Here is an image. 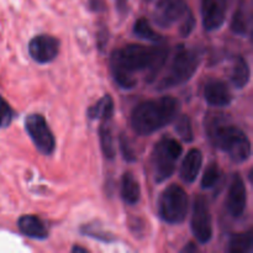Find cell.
Instances as JSON below:
<instances>
[{
    "mask_svg": "<svg viewBox=\"0 0 253 253\" xmlns=\"http://www.w3.org/2000/svg\"><path fill=\"white\" fill-rule=\"evenodd\" d=\"M202 62V54L194 48H189L185 44H178L173 52L172 59L168 64L165 76L158 82V90L174 88L187 83L195 74Z\"/></svg>",
    "mask_w": 253,
    "mask_h": 253,
    "instance_id": "277c9868",
    "label": "cell"
},
{
    "mask_svg": "<svg viewBox=\"0 0 253 253\" xmlns=\"http://www.w3.org/2000/svg\"><path fill=\"white\" fill-rule=\"evenodd\" d=\"M114 100L109 94L99 99L94 105L88 109V118L91 120H113L114 118Z\"/></svg>",
    "mask_w": 253,
    "mask_h": 253,
    "instance_id": "e0dca14e",
    "label": "cell"
},
{
    "mask_svg": "<svg viewBox=\"0 0 253 253\" xmlns=\"http://www.w3.org/2000/svg\"><path fill=\"white\" fill-rule=\"evenodd\" d=\"M175 132L179 135L184 142H192L194 140V132H193L192 121L188 115H180L175 118Z\"/></svg>",
    "mask_w": 253,
    "mask_h": 253,
    "instance_id": "603a6c76",
    "label": "cell"
},
{
    "mask_svg": "<svg viewBox=\"0 0 253 253\" xmlns=\"http://www.w3.org/2000/svg\"><path fill=\"white\" fill-rule=\"evenodd\" d=\"M190 229L200 244H208L212 237V221L209 205L204 197H197L193 204Z\"/></svg>",
    "mask_w": 253,
    "mask_h": 253,
    "instance_id": "ba28073f",
    "label": "cell"
},
{
    "mask_svg": "<svg viewBox=\"0 0 253 253\" xmlns=\"http://www.w3.org/2000/svg\"><path fill=\"white\" fill-rule=\"evenodd\" d=\"M133 34L137 37H140V39H145L147 41H162V36L152 29L150 21L146 17H140V19L136 20L135 25H133Z\"/></svg>",
    "mask_w": 253,
    "mask_h": 253,
    "instance_id": "44dd1931",
    "label": "cell"
},
{
    "mask_svg": "<svg viewBox=\"0 0 253 253\" xmlns=\"http://www.w3.org/2000/svg\"><path fill=\"white\" fill-rule=\"evenodd\" d=\"M182 152V145L174 138L163 137L156 143L151 158L156 182L162 183L172 177Z\"/></svg>",
    "mask_w": 253,
    "mask_h": 253,
    "instance_id": "5b68a950",
    "label": "cell"
},
{
    "mask_svg": "<svg viewBox=\"0 0 253 253\" xmlns=\"http://www.w3.org/2000/svg\"><path fill=\"white\" fill-rule=\"evenodd\" d=\"M89 7L94 12H101L105 10V0H89Z\"/></svg>",
    "mask_w": 253,
    "mask_h": 253,
    "instance_id": "f1b7e54d",
    "label": "cell"
},
{
    "mask_svg": "<svg viewBox=\"0 0 253 253\" xmlns=\"http://www.w3.org/2000/svg\"><path fill=\"white\" fill-rule=\"evenodd\" d=\"M14 110L6 100L0 95V128L7 127L14 119Z\"/></svg>",
    "mask_w": 253,
    "mask_h": 253,
    "instance_id": "484cf974",
    "label": "cell"
},
{
    "mask_svg": "<svg viewBox=\"0 0 253 253\" xmlns=\"http://www.w3.org/2000/svg\"><path fill=\"white\" fill-rule=\"evenodd\" d=\"M120 148H121V152H123L124 158H125L126 161H128V162H133V161L136 160L135 152H133V150L131 148L127 138H126L124 135L120 136Z\"/></svg>",
    "mask_w": 253,
    "mask_h": 253,
    "instance_id": "83f0119b",
    "label": "cell"
},
{
    "mask_svg": "<svg viewBox=\"0 0 253 253\" xmlns=\"http://www.w3.org/2000/svg\"><path fill=\"white\" fill-rule=\"evenodd\" d=\"M220 179H221V169H220V167L217 166V163H210L204 170L202 187L204 189H211V188H214L219 183Z\"/></svg>",
    "mask_w": 253,
    "mask_h": 253,
    "instance_id": "cb8c5ba5",
    "label": "cell"
},
{
    "mask_svg": "<svg viewBox=\"0 0 253 253\" xmlns=\"http://www.w3.org/2000/svg\"><path fill=\"white\" fill-rule=\"evenodd\" d=\"M203 165V153L198 148H192L183 160L180 166V178L185 183H193L197 180Z\"/></svg>",
    "mask_w": 253,
    "mask_h": 253,
    "instance_id": "5bb4252c",
    "label": "cell"
},
{
    "mask_svg": "<svg viewBox=\"0 0 253 253\" xmlns=\"http://www.w3.org/2000/svg\"><path fill=\"white\" fill-rule=\"evenodd\" d=\"M253 235L251 230L235 234L230 237L227 251L230 253H247L252 251Z\"/></svg>",
    "mask_w": 253,
    "mask_h": 253,
    "instance_id": "ffe728a7",
    "label": "cell"
},
{
    "mask_svg": "<svg viewBox=\"0 0 253 253\" xmlns=\"http://www.w3.org/2000/svg\"><path fill=\"white\" fill-rule=\"evenodd\" d=\"M190 12L184 0H158L155 9V21L161 27H170L175 22L180 25Z\"/></svg>",
    "mask_w": 253,
    "mask_h": 253,
    "instance_id": "9c48e42d",
    "label": "cell"
},
{
    "mask_svg": "<svg viewBox=\"0 0 253 253\" xmlns=\"http://www.w3.org/2000/svg\"><path fill=\"white\" fill-rule=\"evenodd\" d=\"M230 79L235 88L241 89L249 84L250 79H251V69H250V64L245 57L239 56L235 58Z\"/></svg>",
    "mask_w": 253,
    "mask_h": 253,
    "instance_id": "ac0fdd59",
    "label": "cell"
},
{
    "mask_svg": "<svg viewBox=\"0 0 253 253\" xmlns=\"http://www.w3.org/2000/svg\"><path fill=\"white\" fill-rule=\"evenodd\" d=\"M25 128L34 145L42 155L49 156L54 152L56 140L43 116L40 114L29 115L25 120Z\"/></svg>",
    "mask_w": 253,
    "mask_h": 253,
    "instance_id": "52a82bcc",
    "label": "cell"
},
{
    "mask_svg": "<svg viewBox=\"0 0 253 253\" xmlns=\"http://www.w3.org/2000/svg\"><path fill=\"white\" fill-rule=\"evenodd\" d=\"M179 111V100L173 96L141 101L131 111V127L137 135L148 136L173 123Z\"/></svg>",
    "mask_w": 253,
    "mask_h": 253,
    "instance_id": "7a4b0ae2",
    "label": "cell"
},
{
    "mask_svg": "<svg viewBox=\"0 0 253 253\" xmlns=\"http://www.w3.org/2000/svg\"><path fill=\"white\" fill-rule=\"evenodd\" d=\"M247 205V190L241 175L235 174L230 184L226 199V209L234 217L244 215Z\"/></svg>",
    "mask_w": 253,
    "mask_h": 253,
    "instance_id": "7c38bea8",
    "label": "cell"
},
{
    "mask_svg": "<svg viewBox=\"0 0 253 253\" xmlns=\"http://www.w3.org/2000/svg\"><path fill=\"white\" fill-rule=\"evenodd\" d=\"M17 226L20 232L30 239L46 240L48 236L43 221L36 215H24L17 220Z\"/></svg>",
    "mask_w": 253,
    "mask_h": 253,
    "instance_id": "9a60e30c",
    "label": "cell"
},
{
    "mask_svg": "<svg viewBox=\"0 0 253 253\" xmlns=\"http://www.w3.org/2000/svg\"><path fill=\"white\" fill-rule=\"evenodd\" d=\"M195 27V17L194 15L190 12L189 15H188L187 17H185L184 20H183L182 22H180L179 27H178V30H179V34L182 37H188L190 34L193 32V30H194Z\"/></svg>",
    "mask_w": 253,
    "mask_h": 253,
    "instance_id": "4316f807",
    "label": "cell"
},
{
    "mask_svg": "<svg viewBox=\"0 0 253 253\" xmlns=\"http://www.w3.org/2000/svg\"><path fill=\"white\" fill-rule=\"evenodd\" d=\"M72 252H83V253H85V252H88V250H86V249H84V247L74 246L73 249H72Z\"/></svg>",
    "mask_w": 253,
    "mask_h": 253,
    "instance_id": "f546056e",
    "label": "cell"
},
{
    "mask_svg": "<svg viewBox=\"0 0 253 253\" xmlns=\"http://www.w3.org/2000/svg\"><path fill=\"white\" fill-rule=\"evenodd\" d=\"M59 52V41L49 35L35 36L29 43V53L34 61L46 64L53 61Z\"/></svg>",
    "mask_w": 253,
    "mask_h": 253,
    "instance_id": "30bf717a",
    "label": "cell"
},
{
    "mask_svg": "<svg viewBox=\"0 0 253 253\" xmlns=\"http://www.w3.org/2000/svg\"><path fill=\"white\" fill-rule=\"evenodd\" d=\"M230 27H231V30L236 35H241V36L247 35L250 30V16L246 12V10H245V7L240 6L235 11Z\"/></svg>",
    "mask_w": 253,
    "mask_h": 253,
    "instance_id": "7402d4cb",
    "label": "cell"
},
{
    "mask_svg": "<svg viewBox=\"0 0 253 253\" xmlns=\"http://www.w3.org/2000/svg\"><path fill=\"white\" fill-rule=\"evenodd\" d=\"M121 198L124 202L128 205L137 204L141 197V189L140 184L133 177L132 173L126 172L124 173L123 178H121Z\"/></svg>",
    "mask_w": 253,
    "mask_h": 253,
    "instance_id": "2e32d148",
    "label": "cell"
},
{
    "mask_svg": "<svg viewBox=\"0 0 253 253\" xmlns=\"http://www.w3.org/2000/svg\"><path fill=\"white\" fill-rule=\"evenodd\" d=\"M169 48L166 44L143 46L127 44L113 51L110 71L114 81L123 89H132L137 84L136 74L146 73L147 81L152 82L166 66Z\"/></svg>",
    "mask_w": 253,
    "mask_h": 253,
    "instance_id": "6da1fadb",
    "label": "cell"
},
{
    "mask_svg": "<svg viewBox=\"0 0 253 253\" xmlns=\"http://www.w3.org/2000/svg\"><path fill=\"white\" fill-rule=\"evenodd\" d=\"M82 234L85 235V236L91 237V239H95L98 241H103L109 244V242H113L115 240V237L110 234V232L105 231V230L101 229L100 226L94 224H88L84 225L83 227L81 229Z\"/></svg>",
    "mask_w": 253,
    "mask_h": 253,
    "instance_id": "d4e9b609",
    "label": "cell"
},
{
    "mask_svg": "<svg viewBox=\"0 0 253 253\" xmlns=\"http://www.w3.org/2000/svg\"><path fill=\"white\" fill-rule=\"evenodd\" d=\"M189 209V198L185 190L177 184L166 188L158 199V215L168 224H180Z\"/></svg>",
    "mask_w": 253,
    "mask_h": 253,
    "instance_id": "8992f818",
    "label": "cell"
},
{
    "mask_svg": "<svg viewBox=\"0 0 253 253\" xmlns=\"http://www.w3.org/2000/svg\"><path fill=\"white\" fill-rule=\"evenodd\" d=\"M204 98L212 106H229L232 101V94L225 82L211 79L204 86Z\"/></svg>",
    "mask_w": 253,
    "mask_h": 253,
    "instance_id": "4fadbf2b",
    "label": "cell"
},
{
    "mask_svg": "<svg viewBox=\"0 0 253 253\" xmlns=\"http://www.w3.org/2000/svg\"><path fill=\"white\" fill-rule=\"evenodd\" d=\"M111 121L113 120H103L100 121V127H99V137H100V146L104 156L108 160H113L115 157V148H114V138L111 135Z\"/></svg>",
    "mask_w": 253,
    "mask_h": 253,
    "instance_id": "d6986e66",
    "label": "cell"
},
{
    "mask_svg": "<svg viewBox=\"0 0 253 253\" xmlns=\"http://www.w3.org/2000/svg\"><path fill=\"white\" fill-rule=\"evenodd\" d=\"M205 130L211 145L227 153L234 162H246L251 157V142L246 133L230 124L221 114L208 118Z\"/></svg>",
    "mask_w": 253,
    "mask_h": 253,
    "instance_id": "3957f363",
    "label": "cell"
},
{
    "mask_svg": "<svg viewBox=\"0 0 253 253\" xmlns=\"http://www.w3.org/2000/svg\"><path fill=\"white\" fill-rule=\"evenodd\" d=\"M203 26L207 31H216L224 25L227 0H200Z\"/></svg>",
    "mask_w": 253,
    "mask_h": 253,
    "instance_id": "8fae6325",
    "label": "cell"
}]
</instances>
